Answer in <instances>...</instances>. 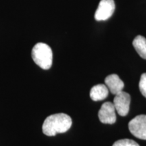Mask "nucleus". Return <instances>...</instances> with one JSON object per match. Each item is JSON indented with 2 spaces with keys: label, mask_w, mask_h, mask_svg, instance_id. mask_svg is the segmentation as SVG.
Masks as SVG:
<instances>
[{
  "label": "nucleus",
  "mask_w": 146,
  "mask_h": 146,
  "mask_svg": "<svg viewBox=\"0 0 146 146\" xmlns=\"http://www.w3.org/2000/svg\"><path fill=\"white\" fill-rule=\"evenodd\" d=\"M112 146H139L137 143L133 140L125 139H120L116 141L113 144Z\"/></svg>",
  "instance_id": "obj_10"
},
{
  "label": "nucleus",
  "mask_w": 146,
  "mask_h": 146,
  "mask_svg": "<svg viewBox=\"0 0 146 146\" xmlns=\"http://www.w3.org/2000/svg\"><path fill=\"white\" fill-rule=\"evenodd\" d=\"M116 109L114 106L111 102H105L102 104L98 116L100 122L104 124H114L116 120Z\"/></svg>",
  "instance_id": "obj_6"
},
{
  "label": "nucleus",
  "mask_w": 146,
  "mask_h": 146,
  "mask_svg": "<svg viewBox=\"0 0 146 146\" xmlns=\"http://www.w3.org/2000/svg\"><path fill=\"white\" fill-rule=\"evenodd\" d=\"M72 125V119L68 115L59 113L46 118L42 126L43 133L47 136H55L58 133L66 132Z\"/></svg>",
  "instance_id": "obj_1"
},
{
  "label": "nucleus",
  "mask_w": 146,
  "mask_h": 146,
  "mask_svg": "<svg viewBox=\"0 0 146 146\" xmlns=\"http://www.w3.org/2000/svg\"><path fill=\"white\" fill-rule=\"evenodd\" d=\"M114 10V0H101L95 14V19L98 21H106L112 16Z\"/></svg>",
  "instance_id": "obj_5"
},
{
  "label": "nucleus",
  "mask_w": 146,
  "mask_h": 146,
  "mask_svg": "<svg viewBox=\"0 0 146 146\" xmlns=\"http://www.w3.org/2000/svg\"><path fill=\"white\" fill-rule=\"evenodd\" d=\"M133 47L140 57L146 60V39L141 35H138L133 41Z\"/></svg>",
  "instance_id": "obj_9"
},
{
  "label": "nucleus",
  "mask_w": 146,
  "mask_h": 146,
  "mask_svg": "<svg viewBox=\"0 0 146 146\" xmlns=\"http://www.w3.org/2000/svg\"><path fill=\"white\" fill-rule=\"evenodd\" d=\"M32 58L35 63L43 70L52 67L53 53L51 47L44 43H38L32 50Z\"/></svg>",
  "instance_id": "obj_2"
},
{
  "label": "nucleus",
  "mask_w": 146,
  "mask_h": 146,
  "mask_svg": "<svg viewBox=\"0 0 146 146\" xmlns=\"http://www.w3.org/2000/svg\"><path fill=\"white\" fill-rule=\"evenodd\" d=\"M129 129L137 138L146 140V115L137 116L129 122Z\"/></svg>",
  "instance_id": "obj_3"
},
{
  "label": "nucleus",
  "mask_w": 146,
  "mask_h": 146,
  "mask_svg": "<svg viewBox=\"0 0 146 146\" xmlns=\"http://www.w3.org/2000/svg\"><path fill=\"white\" fill-rule=\"evenodd\" d=\"M131 96L128 93L122 91L115 95L113 104L116 111L121 116H127L129 111Z\"/></svg>",
  "instance_id": "obj_4"
},
{
  "label": "nucleus",
  "mask_w": 146,
  "mask_h": 146,
  "mask_svg": "<svg viewBox=\"0 0 146 146\" xmlns=\"http://www.w3.org/2000/svg\"><path fill=\"white\" fill-rule=\"evenodd\" d=\"M139 87L142 95L146 98V73H143L141 76Z\"/></svg>",
  "instance_id": "obj_11"
},
{
  "label": "nucleus",
  "mask_w": 146,
  "mask_h": 146,
  "mask_svg": "<svg viewBox=\"0 0 146 146\" xmlns=\"http://www.w3.org/2000/svg\"><path fill=\"white\" fill-rule=\"evenodd\" d=\"M108 96V89L106 85L99 84L95 85L90 91V98L94 101H101L105 100Z\"/></svg>",
  "instance_id": "obj_8"
},
{
  "label": "nucleus",
  "mask_w": 146,
  "mask_h": 146,
  "mask_svg": "<svg viewBox=\"0 0 146 146\" xmlns=\"http://www.w3.org/2000/svg\"><path fill=\"white\" fill-rule=\"evenodd\" d=\"M105 84L111 94L116 95L123 90L125 84L117 74H110L105 78Z\"/></svg>",
  "instance_id": "obj_7"
}]
</instances>
